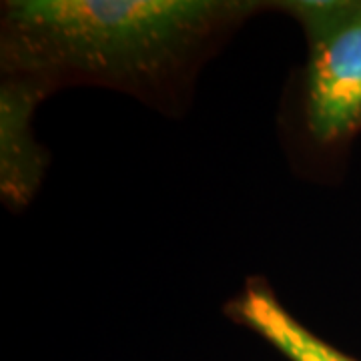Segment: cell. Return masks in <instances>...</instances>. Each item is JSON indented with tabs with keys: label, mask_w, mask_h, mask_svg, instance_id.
Masks as SVG:
<instances>
[{
	"label": "cell",
	"mask_w": 361,
	"mask_h": 361,
	"mask_svg": "<svg viewBox=\"0 0 361 361\" xmlns=\"http://www.w3.org/2000/svg\"><path fill=\"white\" fill-rule=\"evenodd\" d=\"M269 2L8 0L0 13L2 80L49 97L66 87L127 92L161 111L185 104L221 42Z\"/></svg>",
	"instance_id": "cell-1"
},
{
	"label": "cell",
	"mask_w": 361,
	"mask_h": 361,
	"mask_svg": "<svg viewBox=\"0 0 361 361\" xmlns=\"http://www.w3.org/2000/svg\"><path fill=\"white\" fill-rule=\"evenodd\" d=\"M307 40L305 125L319 145H337L361 129V0L273 2Z\"/></svg>",
	"instance_id": "cell-2"
},
{
	"label": "cell",
	"mask_w": 361,
	"mask_h": 361,
	"mask_svg": "<svg viewBox=\"0 0 361 361\" xmlns=\"http://www.w3.org/2000/svg\"><path fill=\"white\" fill-rule=\"evenodd\" d=\"M233 322L263 337L289 361H357L293 317L265 279L251 277L227 303Z\"/></svg>",
	"instance_id": "cell-3"
},
{
	"label": "cell",
	"mask_w": 361,
	"mask_h": 361,
	"mask_svg": "<svg viewBox=\"0 0 361 361\" xmlns=\"http://www.w3.org/2000/svg\"><path fill=\"white\" fill-rule=\"evenodd\" d=\"M42 99L44 97H40L37 90L25 85L2 80L0 185L6 203L14 207L26 205L32 199L44 173V153L30 130L32 113Z\"/></svg>",
	"instance_id": "cell-4"
}]
</instances>
